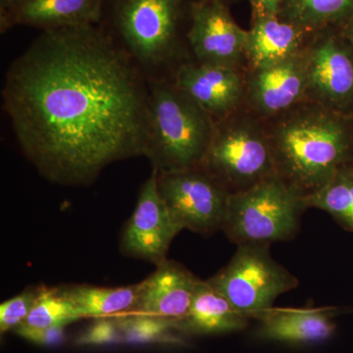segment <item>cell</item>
<instances>
[{"instance_id": "6da1fadb", "label": "cell", "mask_w": 353, "mask_h": 353, "mask_svg": "<svg viewBox=\"0 0 353 353\" xmlns=\"http://www.w3.org/2000/svg\"><path fill=\"white\" fill-rule=\"evenodd\" d=\"M148 99V80L101 25L41 32L11 63L2 90L25 157L69 187L145 155Z\"/></svg>"}, {"instance_id": "7a4b0ae2", "label": "cell", "mask_w": 353, "mask_h": 353, "mask_svg": "<svg viewBox=\"0 0 353 353\" xmlns=\"http://www.w3.org/2000/svg\"><path fill=\"white\" fill-rule=\"evenodd\" d=\"M267 134L277 175L303 197L327 185L353 154L352 134L340 113L320 104L292 111Z\"/></svg>"}, {"instance_id": "3957f363", "label": "cell", "mask_w": 353, "mask_h": 353, "mask_svg": "<svg viewBox=\"0 0 353 353\" xmlns=\"http://www.w3.org/2000/svg\"><path fill=\"white\" fill-rule=\"evenodd\" d=\"M196 0H104L101 25L148 82L173 81ZM189 46V44H188Z\"/></svg>"}, {"instance_id": "277c9868", "label": "cell", "mask_w": 353, "mask_h": 353, "mask_svg": "<svg viewBox=\"0 0 353 353\" xmlns=\"http://www.w3.org/2000/svg\"><path fill=\"white\" fill-rule=\"evenodd\" d=\"M148 137L145 155L157 173L199 168L215 120L172 81L148 82Z\"/></svg>"}, {"instance_id": "5b68a950", "label": "cell", "mask_w": 353, "mask_h": 353, "mask_svg": "<svg viewBox=\"0 0 353 353\" xmlns=\"http://www.w3.org/2000/svg\"><path fill=\"white\" fill-rule=\"evenodd\" d=\"M306 208L303 196L275 175L230 194L222 231L238 245L290 241Z\"/></svg>"}, {"instance_id": "8992f818", "label": "cell", "mask_w": 353, "mask_h": 353, "mask_svg": "<svg viewBox=\"0 0 353 353\" xmlns=\"http://www.w3.org/2000/svg\"><path fill=\"white\" fill-rule=\"evenodd\" d=\"M230 117L215 122L201 168L234 194L277 175V170L268 134L252 121Z\"/></svg>"}, {"instance_id": "52a82bcc", "label": "cell", "mask_w": 353, "mask_h": 353, "mask_svg": "<svg viewBox=\"0 0 353 353\" xmlns=\"http://www.w3.org/2000/svg\"><path fill=\"white\" fill-rule=\"evenodd\" d=\"M268 245H241L226 266L208 280L236 310L256 319L299 281L273 259Z\"/></svg>"}, {"instance_id": "ba28073f", "label": "cell", "mask_w": 353, "mask_h": 353, "mask_svg": "<svg viewBox=\"0 0 353 353\" xmlns=\"http://www.w3.org/2000/svg\"><path fill=\"white\" fill-rule=\"evenodd\" d=\"M157 187L181 231L211 236L223 229L230 192L203 169L157 173Z\"/></svg>"}, {"instance_id": "9c48e42d", "label": "cell", "mask_w": 353, "mask_h": 353, "mask_svg": "<svg viewBox=\"0 0 353 353\" xmlns=\"http://www.w3.org/2000/svg\"><path fill=\"white\" fill-rule=\"evenodd\" d=\"M308 94L340 113L353 103V46L341 27L318 31L304 50Z\"/></svg>"}, {"instance_id": "30bf717a", "label": "cell", "mask_w": 353, "mask_h": 353, "mask_svg": "<svg viewBox=\"0 0 353 353\" xmlns=\"http://www.w3.org/2000/svg\"><path fill=\"white\" fill-rule=\"evenodd\" d=\"M180 232L160 196L153 170L139 190L136 208L121 234L120 252L157 266L167 259L172 241Z\"/></svg>"}, {"instance_id": "8fae6325", "label": "cell", "mask_w": 353, "mask_h": 353, "mask_svg": "<svg viewBox=\"0 0 353 353\" xmlns=\"http://www.w3.org/2000/svg\"><path fill=\"white\" fill-rule=\"evenodd\" d=\"M248 36L221 0H196L192 4L188 44L199 63L236 68L245 57Z\"/></svg>"}, {"instance_id": "7c38bea8", "label": "cell", "mask_w": 353, "mask_h": 353, "mask_svg": "<svg viewBox=\"0 0 353 353\" xmlns=\"http://www.w3.org/2000/svg\"><path fill=\"white\" fill-rule=\"evenodd\" d=\"M172 82L215 122L231 116L243 99V81L233 67L185 62L176 70Z\"/></svg>"}, {"instance_id": "4fadbf2b", "label": "cell", "mask_w": 353, "mask_h": 353, "mask_svg": "<svg viewBox=\"0 0 353 353\" xmlns=\"http://www.w3.org/2000/svg\"><path fill=\"white\" fill-rule=\"evenodd\" d=\"M199 279L183 265L167 259L139 283L131 312L180 320L189 312Z\"/></svg>"}, {"instance_id": "5bb4252c", "label": "cell", "mask_w": 353, "mask_h": 353, "mask_svg": "<svg viewBox=\"0 0 353 353\" xmlns=\"http://www.w3.org/2000/svg\"><path fill=\"white\" fill-rule=\"evenodd\" d=\"M248 92L253 108L262 115H277L294 108L308 94L304 50L279 63L253 70Z\"/></svg>"}, {"instance_id": "9a60e30c", "label": "cell", "mask_w": 353, "mask_h": 353, "mask_svg": "<svg viewBox=\"0 0 353 353\" xmlns=\"http://www.w3.org/2000/svg\"><path fill=\"white\" fill-rule=\"evenodd\" d=\"M104 0H15L0 16V32L28 26L41 32L79 26L99 25Z\"/></svg>"}, {"instance_id": "2e32d148", "label": "cell", "mask_w": 353, "mask_h": 353, "mask_svg": "<svg viewBox=\"0 0 353 353\" xmlns=\"http://www.w3.org/2000/svg\"><path fill=\"white\" fill-rule=\"evenodd\" d=\"M316 32L278 14L252 16L245 58L253 70L271 66L304 50Z\"/></svg>"}, {"instance_id": "e0dca14e", "label": "cell", "mask_w": 353, "mask_h": 353, "mask_svg": "<svg viewBox=\"0 0 353 353\" xmlns=\"http://www.w3.org/2000/svg\"><path fill=\"white\" fill-rule=\"evenodd\" d=\"M336 309L271 308L256 318L262 340L309 345L329 340L334 331Z\"/></svg>"}, {"instance_id": "ac0fdd59", "label": "cell", "mask_w": 353, "mask_h": 353, "mask_svg": "<svg viewBox=\"0 0 353 353\" xmlns=\"http://www.w3.org/2000/svg\"><path fill=\"white\" fill-rule=\"evenodd\" d=\"M250 318L208 284L199 280L194 290L189 312L176 320V329L187 334H219L243 331Z\"/></svg>"}, {"instance_id": "d6986e66", "label": "cell", "mask_w": 353, "mask_h": 353, "mask_svg": "<svg viewBox=\"0 0 353 353\" xmlns=\"http://www.w3.org/2000/svg\"><path fill=\"white\" fill-rule=\"evenodd\" d=\"M61 289L81 317L97 319L131 312L138 296L139 283L116 288L61 285Z\"/></svg>"}, {"instance_id": "ffe728a7", "label": "cell", "mask_w": 353, "mask_h": 353, "mask_svg": "<svg viewBox=\"0 0 353 353\" xmlns=\"http://www.w3.org/2000/svg\"><path fill=\"white\" fill-rule=\"evenodd\" d=\"M278 15L315 32L343 27L353 17V0H285Z\"/></svg>"}, {"instance_id": "44dd1931", "label": "cell", "mask_w": 353, "mask_h": 353, "mask_svg": "<svg viewBox=\"0 0 353 353\" xmlns=\"http://www.w3.org/2000/svg\"><path fill=\"white\" fill-rule=\"evenodd\" d=\"M303 201L306 208L321 209L353 233V173L347 167L321 189L304 196Z\"/></svg>"}, {"instance_id": "7402d4cb", "label": "cell", "mask_w": 353, "mask_h": 353, "mask_svg": "<svg viewBox=\"0 0 353 353\" xmlns=\"http://www.w3.org/2000/svg\"><path fill=\"white\" fill-rule=\"evenodd\" d=\"M118 325L124 343L129 345H181L176 336V320L158 316L126 313L117 316Z\"/></svg>"}, {"instance_id": "603a6c76", "label": "cell", "mask_w": 353, "mask_h": 353, "mask_svg": "<svg viewBox=\"0 0 353 353\" xmlns=\"http://www.w3.org/2000/svg\"><path fill=\"white\" fill-rule=\"evenodd\" d=\"M82 319L60 287L46 288L23 324L34 328H65Z\"/></svg>"}, {"instance_id": "cb8c5ba5", "label": "cell", "mask_w": 353, "mask_h": 353, "mask_svg": "<svg viewBox=\"0 0 353 353\" xmlns=\"http://www.w3.org/2000/svg\"><path fill=\"white\" fill-rule=\"evenodd\" d=\"M46 285H34L28 288L18 296L0 304V333L14 331L25 322L28 316L36 306Z\"/></svg>"}, {"instance_id": "d4e9b609", "label": "cell", "mask_w": 353, "mask_h": 353, "mask_svg": "<svg viewBox=\"0 0 353 353\" xmlns=\"http://www.w3.org/2000/svg\"><path fill=\"white\" fill-rule=\"evenodd\" d=\"M124 343L117 316L97 318L94 324L76 339L77 347H101Z\"/></svg>"}, {"instance_id": "484cf974", "label": "cell", "mask_w": 353, "mask_h": 353, "mask_svg": "<svg viewBox=\"0 0 353 353\" xmlns=\"http://www.w3.org/2000/svg\"><path fill=\"white\" fill-rule=\"evenodd\" d=\"M65 328H34L21 324L14 330L16 334L25 340L41 347H55L61 345L65 340Z\"/></svg>"}, {"instance_id": "4316f807", "label": "cell", "mask_w": 353, "mask_h": 353, "mask_svg": "<svg viewBox=\"0 0 353 353\" xmlns=\"http://www.w3.org/2000/svg\"><path fill=\"white\" fill-rule=\"evenodd\" d=\"M252 6V16L275 15L285 0H248Z\"/></svg>"}, {"instance_id": "83f0119b", "label": "cell", "mask_w": 353, "mask_h": 353, "mask_svg": "<svg viewBox=\"0 0 353 353\" xmlns=\"http://www.w3.org/2000/svg\"><path fill=\"white\" fill-rule=\"evenodd\" d=\"M341 28L343 36L345 37V39H347L353 46V17Z\"/></svg>"}, {"instance_id": "f1b7e54d", "label": "cell", "mask_w": 353, "mask_h": 353, "mask_svg": "<svg viewBox=\"0 0 353 353\" xmlns=\"http://www.w3.org/2000/svg\"><path fill=\"white\" fill-rule=\"evenodd\" d=\"M14 1L15 0H0V16L3 15L10 8Z\"/></svg>"}, {"instance_id": "f546056e", "label": "cell", "mask_w": 353, "mask_h": 353, "mask_svg": "<svg viewBox=\"0 0 353 353\" xmlns=\"http://www.w3.org/2000/svg\"><path fill=\"white\" fill-rule=\"evenodd\" d=\"M347 168L350 169V171L353 173V154L352 159H350V163H348Z\"/></svg>"}, {"instance_id": "4dcf8cb0", "label": "cell", "mask_w": 353, "mask_h": 353, "mask_svg": "<svg viewBox=\"0 0 353 353\" xmlns=\"http://www.w3.org/2000/svg\"><path fill=\"white\" fill-rule=\"evenodd\" d=\"M221 1H223L224 3H226L228 6H229V2L233 1V0H221Z\"/></svg>"}]
</instances>
